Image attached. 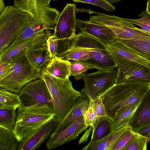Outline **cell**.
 I'll return each instance as SVG.
<instances>
[{"label":"cell","instance_id":"1","mask_svg":"<svg viewBox=\"0 0 150 150\" xmlns=\"http://www.w3.org/2000/svg\"><path fill=\"white\" fill-rule=\"evenodd\" d=\"M150 91V84L135 83L114 84L101 96L108 116L112 119L139 104Z\"/></svg>","mask_w":150,"mask_h":150},{"label":"cell","instance_id":"2","mask_svg":"<svg viewBox=\"0 0 150 150\" xmlns=\"http://www.w3.org/2000/svg\"><path fill=\"white\" fill-rule=\"evenodd\" d=\"M41 78L45 82L52 98L54 117L58 123L68 112L76 100L81 94L73 88L69 79H62L53 76L44 69Z\"/></svg>","mask_w":150,"mask_h":150},{"label":"cell","instance_id":"3","mask_svg":"<svg viewBox=\"0 0 150 150\" xmlns=\"http://www.w3.org/2000/svg\"><path fill=\"white\" fill-rule=\"evenodd\" d=\"M18 94L22 104L21 107L24 110L54 114L51 95L45 82L42 78L27 84Z\"/></svg>","mask_w":150,"mask_h":150},{"label":"cell","instance_id":"4","mask_svg":"<svg viewBox=\"0 0 150 150\" xmlns=\"http://www.w3.org/2000/svg\"><path fill=\"white\" fill-rule=\"evenodd\" d=\"M25 50L11 58L13 63L12 69L7 75L0 79V87L8 89L11 92L19 93L27 84L41 78V71L32 65Z\"/></svg>","mask_w":150,"mask_h":150},{"label":"cell","instance_id":"5","mask_svg":"<svg viewBox=\"0 0 150 150\" xmlns=\"http://www.w3.org/2000/svg\"><path fill=\"white\" fill-rule=\"evenodd\" d=\"M72 43L69 49L84 48L89 50L90 58L83 62L87 64L91 69H112L118 66L105 45L92 36L80 32L72 40Z\"/></svg>","mask_w":150,"mask_h":150},{"label":"cell","instance_id":"6","mask_svg":"<svg viewBox=\"0 0 150 150\" xmlns=\"http://www.w3.org/2000/svg\"><path fill=\"white\" fill-rule=\"evenodd\" d=\"M32 15L11 6L5 7L0 14V59Z\"/></svg>","mask_w":150,"mask_h":150},{"label":"cell","instance_id":"7","mask_svg":"<svg viewBox=\"0 0 150 150\" xmlns=\"http://www.w3.org/2000/svg\"><path fill=\"white\" fill-rule=\"evenodd\" d=\"M76 6L68 3L57 18L53 36L56 45V55L61 57L69 49L72 40L77 36L76 33Z\"/></svg>","mask_w":150,"mask_h":150},{"label":"cell","instance_id":"8","mask_svg":"<svg viewBox=\"0 0 150 150\" xmlns=\"http://www.w3.org/2000/svg\"><path fill=\"white\" fill-rule=\"evenodd\" d=\"M96 13L95 15L91 16L88 21L106 25L113 31L116 39L129 40L150 36V34L137 28L133 24L121 18L103 13Z\"/></svg>","mask_w":150,"mask_h":150},{"label":"cell","instance_id":"9","mask_svg":"<svg viewBox=\"0 0 150 150\" xmlns=\"http://www.w3.org/2000/svg\"><path fill=\"white\" fill-rule=\"evenodd\" d=\"M117 73L114 68L86 74L82 78L84 86L81 94L92 100L101 97L113 85Z\"/></svg>","mask_w":150,"mask_h":150},{"label":"cell","instance_id":"10","mask_svg":"<svg viewBox=\"0 0 150 150\" xmlns=\"http://www.w3.org/2000/svg\"><path fill=\"white\" fill-rule=\"evenodd\" d=\"M16 113V122L13 132L18 142L29 136L55 115L53 113L28 111L21 107L17 109Z\"/></svg>","mask_w":150,"mask_h":150},{"label":"cell","instance_id":"11","mask_svg":"<svg viewBox=\"0 0 150 150\" xmlns=\"http://www.w3.org/2000/svg\"><path fill=\"white\" fill-rule=\"evenodd\" d=\"M114 84L135 83L150 84V69L132 60L118 65Z\"/></svg>","mask_w":150,"mask_h":150},{"label":"cell","instance_id":"12","mask_svg":"<svg viewBox=\"0 0 150 150\" xmlns=\"http://www.w3.org/2000/svg\"><path fill=\"white\" fill-rule=\"evenodd\" d=\"M88 127L82 115L61 131L53 132L49 137L46 145L47 149L51 150L76 139Z\"/></svg>","mask_w":150,"mask_h":150},{"label":"cell","instance_id":"13","mask_svg":"<svg viewBox=\"0 0 150 150\" xmlns=\"http://www.w3.org/2000/svg\"><path fill=\"white\" fill-rule=\"evenodd\" d=\"M58 123L54 117L22 141L18 142L16 150H35L54 132Z\"/></svg>","mask_w":150,"mask_h":150},{"label":"cell","instance_id":"14","mask_svg":"<svg viewBox=\"0 0 150 150\" xmlns=\"http://www.w3.org/2000/svg\"><path fill=\"white\" fill-rule=\"evenodd\" d=\"M76 28L82 33L92 36L105 44L112 42L116 39L113 31L104 25L76 19Z\"/></svg>","mask_w":150,"mask_h":150},{"label":"cell","instance_id":"15","mask_svg":"<svg viewBox=\"0 0 150 150\" xmlns=\"http://www.w3.org/2000/svg\"><path fill=\"white\" fill-rule=\"evenodd\" d=\"M49 30H45L27 40L6 50L2 54L0 62H7L18 53L26 49H36L46 46V42L50 35Z\"/></svg>","mask_w":150,"mask_h":150},{"label":"cell","instance_id":"16","mask_svg":"<svg viewBox=\"0 0 150 150\" xmlns=\"http://www.w3.org/2000/svg\"><path fill=\"white\" fill-rule=\"evenodd\" d=\"M105 45L118 65L125 61L132 60L150 69V61L143 58L134 50L116 40Z\"/></svg>","mask_w":150,"mask_h":150},{"label":"cell","instance_id":"17","mask_svg":"<svg viewBox=\"0 0 150 150\" xmlns=\"http://www.w3.org/2000/svg\"><path fill=\"white\" fill-rule=\"evenodd\" d=\"M150 125V91L142 98L134 112L129 123L132 130L136 132Z\"/></svg>","mask_w":150,"mask_h":150},{"label":"cell","instance_id":"18","mask_svg":"<svg viewBox=\"0 0 150 150\" xmlns=\"http://www.w3.org/2000/svg\"><path fill=\"white\" fill-rule=\"evenodd\" d=\"M90 102V99L88 96L81 94L76 100L67 114L58 124L53 132L61 131L78 118L83 115L89 106Z\"/></svg>","mask_w":150,"mask_h":150},{"label":"cell","instance_id":"19","mask_svg":"<svg viewBox=\"0 0 150 150\" xmlns=\"http://www.w3.org/2000/svg\"><path fill=\"white\" fill-rule=\"evenodd\" d=\"M70 62L69 60L56 55L50 60L44 69L53 76L66 79L70 76L69 69Z\"/></svg>","mask_w":150,"mask_h":150},{"label":"cell","instance_id":"20","mask_svg":"<svg viewBox=\"0 0 150 150\" xmlns=\"http://www.w3.org/2000/svg\"><path fill=\"white\" fill-rule=\"evenodd\" d=\"M116 40L150 61V36L129 40L116 39Z\"/></svg>","mask_w":150,"mask_h":150},{"label":"cell","instance_id":"21","mask_svg":"<svg viewBox=\"0 0 150 150\" xmlns=\"http://www.w3.org/2000/svg\"><path fill=\"white\" fill-rule=\"evenodd\" d=\"M128 126L112 132L107 136L97 141L90 142L82 150H112L117 139Z\"/></svg>","mask_w":150,"mask_h":150},{"label":"cell","instance_id":"22","mask_svg":"<svg viewBox=\"0 0 150 150\" xmlns=\"http://www.w3.org/2000/svg\"><path fill=\"white\" fill-rule=\"evenodd\" d=\"M26 55L32 65L41 71L47 65L49 54L47 47L36 49H26Z\"/></svg>","mask_w":150,"mask_h":150},{"label":"cell","instance_id":"23","mask_svg":"<svg viewBox=\"0 0 150 150\" xmlns=\"http://www.w3.org/2000/svg\"><path fill=\"white\" fill-rule=\"evenodd\" d=\"M111 119L108 116L99 117L92 127V134L90 142L100 140L111 133Z\"/></svg>","mask_w":150,"mask_h":150},{"label":"cell","instance_id":"24","mask_svg":"<svg viewBox=\"0 0 150 150\" xmlns=\"http://www.w3.org/2000/svg\"><path fill=\"white\" fill-rule=\"evenodd\" d=\"M18 142L13 131L0 125V150H16Z\"/></svg>","mask_w":150,"mask_h":150},{"label":"cell","instance_id":"25","mask_svg":"<svg viewBox=\"0 0 150 150\" xmlns=\"http://www.w3.org/2000/svg\"><path fill=\"white\" fill-rule=\"evenodd\" d=\"M139 104L132 106L119 115L111 119L112 132L129 125L130 120Z\"/></svg>","mask_w":150,"mask_h":150},{"label":"cell","instance_id":"26","mask_svg":"<svg viewBox=\"0 0 150 150\" xmlns=\"http://www.w3.org/2000/svg\"><path fill=\"white\" fill-rule=\"evenodd\" d=\"M0 104L3 107L16 110L22 106L18 93L0 88Z\"/></svg>","mask_w":150,"mask_h":150},{"label":"cell","instance_id":"27","mask_svg":"<svg viewBox=\"0 0 150 150\" xmlns=\"http://www.w3.org/2000/svg\"><path fill=\"white\" fill-rule=\"evenodd\" d=\"M16 111L11 108H0V125L13 131L16 119Z\"/></svg>","mask_w":150,"mask_h":150},{"label":"cell","instance_id":"28","mask_svg":"<svg viewBox=\"0 0 150 150\" xmlns=\"http://www.w3.org/2000/svg\"><path fill=\"white\" fill-rule=\"evenodd\" d=\"M90 51L84 48L70 49L65 52L61 58L68 60L85 62L90 58Z\"/></svg>","mask_w":150,"mask_h":150},{"label":"cell","instance_id":"29","mask_svg":"<svg viewBox=\"0 0 150 150\" xmlns=\"http://www.w3.org/2000/svg\"><path fill=\"white\" fill-rule=\"evenodd\" d=\"M149 141L147 137L137 132L121 150H146Z\"/></svg>","mask_w":150,"mask_h":150},{"label":"cell","instance_id":"30","mask_svg":"<svg viewBox=\"0 0 150 150\" xmlns=\"http://www.w3.org/2000/svg\"><path fill=\"white\" fill-rule=\"evenodd\" d=\"M69 69L70 76H73L76 80L82 79L86 74L88 69H91L90 67L86 63L82 62L74 61H70Z\"/></svg>","mask_w":150,"mask_h":150},{"label":"cell","instance_id":"31","mask_svg":"<svg viewBox=\"0 0 150 150\" xmlns=\"http://www.w3.org/2000/svg\"><path fill=\"white\" fill-rule=\"evenodd\" d=\"M138 16L140 17L138 19L122 18L127 22L139 25L142 30L150 34V14L145 11L142 12Z\"/></svg>","mask_w":150,"mask_h":150},{"label":"cell","instance_id":"32","mask_svg":"<svg viewBox=\"0 0 150 150\" xmlns=\"http://www.w3.org/2000/svg\"><path fill=\"white\" fill-rule=\"evenodd\" d=\"M135 133L129 125L117 139L112 150H121L130 140Z\"/></svg>","mask_w":150,"mask_h":150},{"label":"cell","instance_id":"33","mask_svg":"<svg viewBox=\"0 0 150 150\" xmlns=\"http://www.w3.org/2000/svg\"><path fill=\"white\" fill-rule=\"evenodd\" d=\"M75 2L86 3L96 5L107 11L112 12L115 7L108 0H72Z\"/></svg>","mask_w":150,"mask_h":150},{"label":"cell","instance_id":"34","mask_svg":"<svg viewBox=\"0 0 150 150\" xmlns=\"http://www.w3.org/2000/svg\"><path fill=\"white\" fill-rule=\"evenodd\" d=\"M83 116L85 124L88 127H93L98 118L93 108L92 101L91 99L89 106Z\"/></svg>","mask_w":150,"mask_h":150},{"label":"cell","instance_id":"35","mask_svg":"<svg viewBox=\"0 0 150 150\" xmlns=\"http://www.w3.org/2000/svg\"><path fill=\"white\" fill-rule=\"evenodd\" d=\"M92 101L93 108L98 118L108 116L105 106L101 97Z\"/></svg>","mask_w":150,"mask_h":150},{"label":"cell","instance_id":"36","mask_svg":"<svg viewBox=\"0 0 150 150\" xmlns=\"http://www.w3.org/2000/svg\"><path fill=\"white\" fill-rule=\"evenodd\" d=\"M13 64L12 59L7 62H0V79L5 77L10 73Z\"/></svg>","mask_w":150,"mask_h":150},{"label":"cell","instance_id":"37","mask_svg":"<svg viewBox=\"0 0 150 150\" xmlns=\"http://www.w3.org/2000/svg\"><path fill=\"white\" fill-rule=\"evenodd\" d=\"M46 46L48 51L50 60L56 56V45L53 35H50L47 40Z\"/></svg>","mask_w":150,"mask_h":150},{"label":"cell","instance_id":"38","mask_svg":"<svg viewBox=\"0 0 150 150\" xmlns=\"http://www.w3.org/2000/svg\"><path fill=\"white\" fill-rule=\"evenodd\" d=\"M147 137L149 141L150 139V125L144 127L136 132Z\"/></svg>","mask_w":150,"mask_h":150},{"label":"cell","instance_id":"39","mask_svg":"<svg viewBox=\"0 0 150 150\" xmlns=\"http://www.w3.org/2000/svg\"><path fill=\"white\" fill-rule=\"evenodd\" d=\"M5 8V6L3 0H0V14Z\"/></svg>","mask_w":150,"mask_h":150},{"label":"cell","instance_id":"40","mask_svg":"<svg viewBox=\"0 0 150 150\" xmlns=\"http://www.w3.org/2000/svg\"><path fill=\"white\" fill-rule=\"evenodd\" d=\"M150 0H148L146 11L150 14Z\"/></svg>","mask_w":150,"mask_h":150},{"label":"cell","instance_id":"41","mask_svg":"<svg viewBox=\"0 0 150 150\" xmlns=\"http://www.w3.org/2000/svg\"><path fill=\"white\" fill-rule=\"evenodd\" d=\"M43 2L49 5L51 1H55V0H41Z\"/></svg>","mask_w":150,"mask_h":150},{"label":"cell","instance_id":"42","mask_svg":"<svg viewBox=\"0 0 150 150\" xmlns=\"http://www.w3.org/2000/svg\"><path fill=\"white\" fill-rule=\"evenodd\" d=\"M122 0H110V2L112 4L118 2Z\"/></svg>","mask_w":150,"mask_h":150},{"label":"cell","instance_id":"43","mask_svg":"<svg viewBox=\"0 0 150 150\" xmlns=\"http://www.w3.org/2000/svg\"><path fill=\"white\" fill-rule=\"evenodd\" d=\"M0 88H2V89H5L8 91H10L9 90H8V89H7L6 88H3V87H0ZM11 92V91H10Z\"/></svg>","mask_w":150,"mask_h":150},{"label":"cell","instance_id":"44","mask_svg":"<svg viewBox=\"0 0 150 150\" xmlns=\"http://www.w3.org/2000/svg\"><path fill=\"white\" fill-rule=\"evenodd\" d=\"M2 107V106L0 104V108H1Z\"/></svg>","mask_w":150,"mask_h":150},{"label":"cell","instance_id":"45","mask_svg":"<svg viewBox=\"0 0 150 150\" xmlns=\"http://www.w3.org/2000/svg\"></svg>","mask_w":150,"mask_h":150}]
</instances>
